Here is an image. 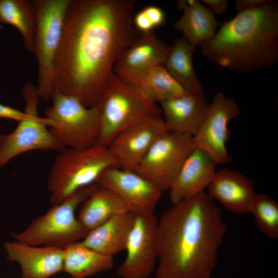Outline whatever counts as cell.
Returning <instances> with one entry per match:
<instances>
[{
  "instance_id": "obj_1",
  "label": "cell",
  "mask_w": 278,
  "mask_h": 278,
  "mask_svg": "<svg viewBox=\"0 0 278 278\" xmlns=\"http://www.w3.org/2000/svg\"><path fill=\"white\" fill-rule=\"evenodd\" d=\"M134 0H70L54 65V91L97 106L138 34ZM53 91V92H54Z\"/></svg>"
},
{
  "instance_id": "obj_2",
  "label": "cell",
  "mask_w": 278,
  "mask_h": 278,
  "mask_svg": "<svg viewBox=\"0 0 278 278\" xmlns=\"http://www.w3.org/2000/svg\"><path fill=\"white\" fill-rule=\"evenodd\" d=\"M226 231L206 192L172 204L158 219L155 278H211Z\"/></svg>"
},
{
  "instance_id": "obj_3",
  "label": "cell",
  "mask_w": 278,
  "mask_h": 278,
  "mask_svg": "<svg viewBox=\"0 0 278 278\" xmlns=\"http://www.w3.org/2000/svg\"><path fill=\"white\" fill-rule=\"evenodd\" d=\"M201 49L210 61L231 71L251 73L270 68L278 61V5L239 12L226 20Z\"/></svg>"
},
{
  "instance_id": "obj_4",
  "label": "cell",
  "mask_w": 278,
  "mask_h": 278,
  "mask_svg": "<svg viewBox=\"0 0 278 278\" xmlns=\"http://www.w3.org/2000/svg\"><path fill=\"white\" fill-rule=\"evenodd\" d=\"M112 166H117L105 146L96 144L62 150L49 174L47 187L51 204H58L79 189L95 183L102 172Z\"/></svg>"
},
{
  "instance_id": "obj_5",
  "label": "cell",
  "mask_w": 278,
  "mask_h": 278,
  "mask_svg": "<svg viewBox=\"0 0 278 278\" xmlns=\"http://www.w3.org/2000/svg\"><path fill=\"white\" fill-rule=\"evenodd\" d=\"M84 187L62 202L52 204L43 215L34 219L23 230L12 232L14 240L32 246L64 248L82 239L88 233L78 221L75 211L98 187Z\"/></svg>"
},
{
  "instance_id": "obj_6",
  "label": "cell",
  "mask_w": 278,
  "mask_h": 278,
  "mask_svg": "<svg viewBox=\"0 0 278 278\" xmlns=\"http://www.w3.org/2000/svg\"><path fill=\"white\" fill-rule=\"evenodd\" d=\"M97 106L100 113L97 144L106 147L126 128L146 116L162 113L157 102L115 74Z\"/></svg>"
},
{
  "instance_id": "obj_7",
  "label": "cell",
  "mask_w": 278,
  "mask_h": 278,
  "mask_svg": "<svg viewBox=\"0 0 278 278\" xmlns=\"http://www.w3.org/2000/svg\"><path fill=\"white\" fill-rule=\"evenodd\" d=\"M52 105L45 112L49 130L63 148L80 149L97 144L100 123L98 106L87 107L77 98L54 91Z\"/></svg>"
},
{
  "instance_id": "obj_8",
  "label": "cell",
  "mask_w": 278,
  "mask_h": 278,
  "mask_svg": "<svg viewBox=\"0 0 278 278\" xmlns=\"http://www.w3.org/2000/svg\"><path fill=\"white\" fill-rule=\"evenodd\" d=\"M70 0H32L36 15L34 53L38 63L40 98L48 101L54 91V65L64 19Z\"/></svg>"
},
{
  "instance_id": "obj_9",
  "label": "cell",
  "mask_w": 278,
  "mask_h": 278,
  "mask_svg": "<svg viewBox=\"0 0 278 278\" xmlns=\"http://www.w3.org/2000/svg\"><path fill=\"white\" fill-rule=\"evenodd\" d=\"M22 95L28 116L19 121L11 133L0 134V169L13 158L26 152L34 150L62 151L65 149L47 128L50 124L49 120L38 114L40 97L37 87L32 84H25Z\"/></svg>"
},
{
  "instance_id": "obj_10",
  "label": "cell",
  "mask_w": 278,
  "mask_h": 278,
  "mask_svg": "<svg viewBox=\"0 0 278 278\" xmlns=\"http://www.w3.org/2000/svg\"><path fill=\"white\" fill-rule=\"evenodd\" d=\"M195 147L193 136L166 132L154 143L134 171L162 192L169 190Z\"/></svg>"
},
{
  "instance_id": "obj_11",
  "label": "cell",
  "mask_w": 278,
  "mask_h": 278,
  "mask_svg": "<svg viewBox=\"0 0 278 278\" xmlns=\"http://www.w3.org/2000/svg\"><path fill=\"white\" fill-rule=\"evenodd\" d=\"M239 113L236 102L219 91L209 104L204 120L193 136L195 147L205 151L216 165L232 160L226 147L230 135L228 126Z\"/></svg>"
},
{
  "instance_id": "obj_12",
  "label": "cell",
  "mask_w": 278,
  "mask_h": 278,
  "mask_svg": "<svg viewBox=\"0 0 278 278\" xmlns=\"http://www.w3.org/2000/svg\"><path fill=\"white\" fill-rule=\"evenodd\" d=\"M158 218L154 214L135 215L126 245V256L117 267L121 278H148L158 258Z\"/></svg>"
},
{
  "instance_id": "obj_13",
  "label": "cell",
  "mask_w": 278,
  "mask_h": 278,
  "mask_svg": "<svg viewBox=\"0 0 278 278\" xmlns=\"http://www.w3.org/2000/svg\"><path fill=\"white\" fill-rule=\"evenodd\" d=\"M146 116L118 133L107 148L116 165L134 171L154 143L167 132L160 115Z\"/></svg>"
},
{
  "instance_id": "obj_14",
  "label": "cell",
  "mask_w": 278,
  "mask_h": 278,
  "mask_svg": "<svg viewBox=\"0 0 278 278\" xmlns=\"http://www.w3.org/2000/svg\"><path fill=\"white\" fill-rule=\"evenodd\" d=\"M95 183L117 194L135 215L153 214L162 193L135 171L117 166L105 169Z\"/></svg>"
},
{
  "instance_id": "obj_15",
  "label": "cell",
  "mask_w": 278,
  "mask_h": 278,
  "mask_svg": "<svg viewBox=\"0 0 278 278\" xmlns=\"http://www.w3.org/2000/svg\"><path fill=\"white\" fill-rule=\"evenodd\" d=\"M170 47L153 31L140 33L119 56L114 73L135 86L153 68L164 65Z\"/></svg>"
},
{
  "instance_id": "obj_16",
  "label": "cell",
  "mask_w": 278,
  "mask_h": 278,
  "mask_svg": "<svg viewBox=\"0 0 278 278\" xmlns=\"http://www.w3.org/2000/svg\"><path fill=\"white\" fill-rule=\"evenodd\" d=\"M7 259L15 262L21 278H51L64 272L63 249L47 246H32L15 240L4 245Z\"/></svg>"
},
{
  "instance_id": "obj_17",
  "label": "cell",
  "mask_w": 278,
  "mask_h": 278,
  "mask_svg": "<svg viewBox=\"0 0 278 278\" xmlns=\"http://www.w3.org/2000/svg\"><path fill=\"white\" fill-rule=\"evenodd\" d=\"M206 193L213 200L237 215L250 213L256 194L252 179L229 168L216 171Z\"/></svg>"
},
{
  "instance_id": "obj_18",
  "label": "cell",
  "mask_w": 278,
  "mask_h": 278,
  "mask_svg": "<svg viewBox=\"0 0 278 278\" xmlns=\"http://www.w3.org/2000/svg\"><path fill=\"white\" fill-rule=\"evenodd\" d=\"M159 103L167 132L193 136L200 127L209 106L204 94L192 92Z\"/></svg>"
},
{
  "instance_id": "obj_19",
  "label": "cell",
  "mask_w": 278,
  "mask_h": 278,
  "mask_svg": "<svg viewBox=\"0 0 278 278\" xmlns=\"http://www.w3.org/2000/svg\"><path fill=\"white\" fill-rule=\"evenodd\" d=\"M216 164L202 149L195 147L169 189L172 204L205 192L216 172Z\"/></svg>"
},
{
  "instance_id": "obj_20",
  "label": "cell",
  "mask_w": 278,
  "mask_h": 278,
  "mask_svg": "<svg viewBox=\"0 0 278 278\" xmlns=\"http://www.w3.org/2000/svg\"><path fill=\"white\" fill-rule=\"evenodd\" d=\"M135 214L129 211L116 215L88 232L80 241L84 246L113 256L125 250Z\"/></svg>"
},
{
  "instance_id": "obj_21",
  "label": "cell",
  "mask_w": 278,
  "mask_h": 278,
  "mask_svg": "<svg viewBox=\"0 0 278 278\" xmlns=\"http://www.w3.org/2000/svg\"><path fill=\"white\" fill-rule=\"evenodd\" d=\"M177 7L183 9V13L172 27L182 31L183 37L195 46L212 38L220 25L214 13L198 1H179Z\"/></svg>"
},
{
  "instance_id": "obj_22",
  "label": "cell",
  "mask_w": 278,
  "mask_h": 278,
  "mask_svg": "<svg viewBox=\"0 0 278 278\" xmlns=\"http://www.w3.org/2000/svg\"><path fill=\"white\" fill-rule=\"evenodd\" d=\"M129 211L128 205L117 194L98 186L81 204L77 217L83 228L90 232L113 217Z\"/></svg>"
},
{
  "instance_id": "obj_23",
  "label": "cell",
  "mask_w": 278,
  "mask_h": 278,
  "mask_svg": "<svg viewBox=\"0 0 278 278\" xmlns=\"http://www.w3.org/2000/svg\"><path fill=\"white\" fill-rule=\"evenodd\" d=\"M64 272L71 278H87L111 270L113 256L84 246L80 241L63 248Z\"/></svg>"
},
{
  "instance_id": "obj_24",
  "label": "cell",
  "mask_w": 278,
  "mask_h": 278,
  "mask_svg": "<svg viewBox=\"0 0 278 278\" xmlns=\"http://www.w3.org/2000/svg\"><path fill=\"white\" fill-rule=\"evenodd\" d=\"M195 49V46L184 37L175 39L163 66L185 90L203 94L202 84L193 66Z\"/></svg>"
},
{
  "instance_id": "obj_25",
  "label": "cell",
  "mask_w": 278,
  "mask_h": 278,
  "mask_svg": "<svg viewBox=\"0 0 278 278\" xmlns=\"http://www.w3.org/2000/svg\"><path fill=\"white\" fill-rule=\"evenodd\" d=\"M0 22L16 28L26 49L34 53L37 22L32 0H0Z\"/></svg>"
},
{
  "instance_id": "obj_26",
  "label": "cell",
  "mask_w": 278,
  "mask_h": 278,
  "mask_svg": "<svg viewBox=\"0 0 278 278\" xmlns=\"http://www.w3.org/2000/svg\"><path fill=\"white\" fill-rule=\"evenodd\" d=\"M155 102L182 96L189 92L169 74L163 65L148 72L135 86Z\"/></svg>"
},
{
  "instance_id": "obj_27",
  "label": "cell",
  "mask_w": 278,
  "mask_h": 278,
  "mask_svg": "<svg viewBox=\"0 0 278 278\" xmlns=\"http://www.w3.org/2000/svg\"><path fill=\"white\" fill-rule=\"evenodd\" d=\"M257 228L271 239L278 238V204L268 195L256 194L250 211Z\"/></svg>"
},
{
  "instance_id": "obj_28",
  "label": "cell",
  "mask_w": 278,
  "mask_h": 278,
  "mask_svg": "<svg viewBox=\"0 0 278 278\" xmlns=\"http://www.w3.org/2000/svg\"><path fill=\"white\" fill-rule=\"evenodd\" d=\"M165 14L159 7L147 6L134 15L133 23L138 33L152 31L164 24Z\"/></svg>"
},
{
  "instance_id": "obj_29",
  "label": "cell",
  "mask_w": 278,
  "mask_h": 278,
  "mask_svg": "<svg viewBox=\"0 0 278 278\" xmlns=\"http://www.w3.org/2000/svg\"><path fill=\"white\" fill-rule=\"evenodd\" d=\"M27 113L0 103V118L16 120L18 121L26 118Z\"/></svg>"
},
{
  "instance_id": "obj_30",
  "label": "cell",
  "mask_w": 278,
  "mask_h": 278,
  "mask_svg": "<svg viewBox=\"0 0 278 278\" xmlns=\"http://www.w3.org/2000/svg\"><path fill=\"white\" fill-rule=\"evenodd\" d=\"M269 0H237L235 1V9L238 12L252 9L263 6Z\"/></svg>"
},
{
  "instance_id": "obj_31",
  "label": "cell",
  "mask_w": 278,
  "mask_h": 278,
  "mask_svg": "<svg viewBox=\"0 0 278 278\" xmlns=\"http://www.w3.org/2000/svg\"><path fill=\"white\" fill-rule=\"evenodd\" d=\"M206 4L214 13L221 14L227 11L228 8V2L226 0H202Z\"/></svg>"
},
{
  "instance_id": "obj_32",
  "label": "cell",
  "mask_w": 278,
  "mask_h": 278,
  "mask_svg": "<svg viewBox=\"0 0 278 278\" xmlns=\"http://www.w3.org/2000/svg\"><path fill=\"white\" fill-rule=\"evenodd\" d=\"M3 28V26L0 24V30Z\"/></svg>"
}]
</instances>
